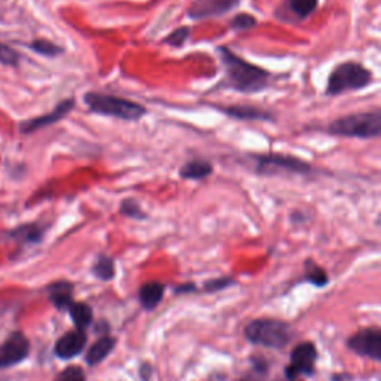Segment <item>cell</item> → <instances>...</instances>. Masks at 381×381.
Returning <instances> with one entry per match:
<instances>
[{
	"mask_svg": "<svg viewBox=\"0 0 381 381\" xmlns=\"http://www.w3.org/2000/svg\"><path fill=\"white\" fill-rule=\"evenodd\" d=\"M84 101L95 115L117 118L121 121L136 122L140 121L148 113L146 108L143 106V104L135 100L118 97V95L113 94L88 91L84 94Z\"/></svg>",
	"mask_w": 381,
	"mask_h": 381,
	"instance_id": "cell-2",
	"label": "cell"
},
{
	"mask_svg": "<svg viewBox=\"0 0 381 381\" xmlns=\"http://www.w3.org/2000/svg\"><path fill=\"white\" fill-rule=\"evenodd\" d=\"M316 349L311 342H302L297 346L291 355V365L284 371L286 377L289 381H295L300 375H310L316 364Z\"/></svg>",
	"mask_w": 381,
	"mask_h": 381,
	"instance_id": "cell-8",
	"label": "cell"
},
{
	"mask_svg": "<svg viewBox=\"0 0 381 381\" xmlns=\"http://www.w3.org/2000/svg\"><path fill=\"white\" fill-rule=\"evenodd\" d=\"M247 159L256 175L262 176H310L313 173V166L307 161L288 154H251Z\"/></svg>",
	"mask_w": 381,
	"mask_h": 381,
	"instance_id": "cell-3",
	"label": "cell"
},
{
	"mask_svg": "<svg viewBox=\"0 0 381 381\" xmlns=\"http://www.w3.org/2000/svg\"><path fill=\"white\" fill-rule=\"evenodd\" d=\"M163 295H164V286L163 284L155 283V282L146 283V284L141 286L140 292H139L140 304L146 310H154L161 302V300H163Z\"/></svg>",
	"mask_w": 381,
	"mask_h": 381,
	"instance_id": "cell-16",
	"label": "cell"
},
{
	"mask_svg": "<svg viewBox=\"0 0 381 381\" xmlns=\"http://www.w3.org/2000/svg\"><path fill=\"white\" fill-rule=\"evenodd\" d=\"M115 342H117L115 338H112V337H103L99 341H95L87 353L88 364L95 365L106 359L112 353L113 347H115Z\"/></svg>",
	"mask_w": 381,
	"mask_h": 381,
	"instance_id": "cell-17",
	"label": "cell"
},
{
	"mask_svg": "<svg viewBox=\"0 0 381 381\" xmlns=\"http://www.w3.org/2000/svg\"><path fill=\"white\" fill-rule=\"evenodd\" d=\"M92 271L99 279L110 280L113 279V274H115V264H113V260L109 258V256L100 255L94 264Z\"/></svg>",
	"mask_w": 381,
	"mask_h": 381,
	"instance_id": "cell-20",
	"label": "cell"
},
{
	"mask_svg": "<svg viewBox=\"0 0 381 381\" xmlns=\"http://www.w3.org/2000/svg\"><path fill=\"white\" fill-rule=\"evenodd\" d=\"M217 54L225 70L222 87L243 94L262 92L270 87L273 75L260 66L246 61L228 46H217Z\"/></svg>",
	"mask_w": 381,
	"mask_h": 381,
	"instance_id": "cell-1",
	"label": "cell"
},
{
	"mask_svg": "<svg viewBox=\"0 0 381 381\" xmlns=\"http://www.w3.org/2000/svg\"><path fill=\"white\" fill-rule=\"evenodd\" d=\"M228 26H230V28L234 32H246V30H252L253 27L258 26V20H256V17L252 14L242 12L234 15L230 20V23H228Z\"/></svg>",
	"mask_w": 381,
	"mask_h": 381,
	"instance_id": "cell-22",
	"label": "cell"
},
{
	"mask_svg": "<svg viewBox=\"0 0 381 381\" xmlns=\"http://www.w3.org/2000/svg\"><path fill=\"white\" fill-rule=\"evenodd\" d=\"M72 284L69 283H55L51 286V301L59 309H69L72 306Z\"/></svg>",
	"mask_w": 381,
	"mask_h": 381,
	"instance_id": "cell-18",
	"label": "cell"
},
{
	"mask_svg": "<svg viewBox=\"0 0 381 381\" xmlns=\"http://www.w3.org/2000/svg\"><path fill=\"white\" fill-rule=\"evenodd\" d=\"M119 213L122 216H127L131 219H139V221H143V219H146V213L143 212V208L140 206V203L137 202L136 198H124L121 204H119Z\"/></svg>",
	"mask_w": 381,
	"mask_h": 381,
	"instance_id": "cell-21",
	"label": "cell"
},
{
	"mask_svg": "<svg viewBox=\"0 0 381 381\" xmlns=\"http://www.w3.org/2000/svg\"><path fill=\"white\" fill-rule=\"evenodd\" d=\"M242 0H193L186 15L190 20H208L230 14L240 5Z\"/></svg>",
	"mask_w": 381,
	"mask_h": 381,
	"instance_id": "cell-7",
	"label": "cell"
},
{
	"mask_svg": "<svg viewBox=\"0 0 381 381\" xmlns=\"http://www.w3.org/2000/svg\"><path fill=\"white\" fill-rule=\"evenodd\" d=\"M189 35H190L189 27L176 28V30L171 32L167 37H164L163 43H166L168 46H173V48H182L186 43V41L189 39Z\"/></svg>",
	"mask_w": 381,
	"mask_h": 381,
	"instance_id": "cell-24",
	"label": "cell"
},
{
	"mask_svg": "<svg viewBox=\"0 0 381 381\" xmlns=\"http://www.w3.org/2000/svg\"><path fill=\"white\" fill-rule=\"evenodd\" d=\"M373 82V72L358 61H342L328 76L325 94L335 97L349 91H359Z\"/></svg>",
	"mask_w": 381,
	"mask_h": 381,
	"instance_id": "cell-5",
	"label": "cell"
},
{
	"mask_svg": "<svg viewBox=\"0 0 381 381\" xmlns=\"http://www.w3.org/2000/svg\"><path fill=\"white\" fill-rule=\"evenodd\" d=\"M69 310H70V316L75 322V325L78 329L84 331L92 322V311L87 306V304L75 302L69 307Z\"/></svg>",
	"mask_w": 381,
	"mask_h": 381,
	"instance_id": "cell-19",
	"label": "cell"
},
{
	"mask_svg": "<svg viewBox=\"0 0 381 381\" xmlns=\"http://www.w3.org/2000/svg\"><path fill=\"white\" fill-rule=\"evenodd\" d=\"M0 63L5 66H15L18 63V54L11 46L0 43Z\"/></svg>",
	"mask_w": 381,
	"mask_h": 381,
	"instance_id": "cell-27",
	"label": "cell"
},
{
	"mask_svg": "<svg viewBox=\"0 0 381 381\" xmlns=\"http://www.w3.org/2000/svg\"><path fill=\"white\" fill-rule=\"evenodd\" d=\"M213 175V164L206 159H190L179 168V176L185 180H203Z\"/></svg>",
	"mask_w": 381,
	"mask_h": 381,
	"instance_id": "cell-15",
	"label": "cell"
},
{
	"mask_svg": "<svg viewBox=\"0 0 381 381\" xmlns=\"http://www.w3.org/2000/svg\"><path fill=\"white\" fill-rule=\"evenodd\" d=\"M326 133L338 137L377 139L381 135V112L377 109L341 117L329 124Z\"/></svg>",
	"mask_w": 381,
	"mask_h": 381,
	"instance_id": "cell-4",
	"label": "cell"
},
{
	"mask_svg": "<svg viewBox=\"0 0 381 381\" xmlns=\"http://www.w3.org/2000/svg\"><path fill=\"white\" fill-rule=\"evenodd\" d=\"M32 50L36 51L37 54L41 55H45V57H57L63 54V48L55 45L54 42H50V41H45V39H39V41H35L32 43Z\"/></svg>",
	"mask_w": 381,
	"mask_h": 381,
	"instance_id": "cell-25",
	"label": "cell"
},
{
	"mask_svg": "<svg viewBox=\"0 0 381 381\" xmlns=\"http://www.w3.org/2000/svg\"><path fill=\"white\" fill-rule=\"evenodd\" d=\"M349 347L355 353L374 360L381 359V333L377 329H365L349 340Z\"/></svg>",
	"mask_w": 381,
	"mask_h": 381,
	"instance_id": "cell-10",
	"label": "cell"
},
{
	"mask_svg": "<svg viewBox=\"0 0 381 381\" xmlns=\"http://www.w3.org/2000/svg\"><path fill=\"white\" fill-rule=\"evenodd\" d=\"M28 355V341L20 332H14L0 346V367H11Z\"/></svg>",
	"mask_w": 381,
	"mask_h": 381,
	"instance_id": "cell-12",
	"label": "cell"
},
{
	"mask_svg": "<svg viewBox=\"0 0 381 381\" xmlns=\"http://www.w3.org/2000/svg\"><path fill=\"white\" fill-rule=\"evenodd\" d=\"M306 275L311 283L318 284V286H325L328 283L325 270H323L322 266H319L314 261L306 262Z\"/></svg>",
	"mask_w": 381,
	"mask_h": 381,
	"instance_id": "cell-23",
	"label": "cell"
},
{
	"mask_svg": "<svg viewBox=\"0 0 381 381\" xmlns=\"http://www.w3.org/2000/svg\"><path fill=\"white\" fill-rule=\"evenodd\" d=\"M246 338L253 344L270 349H282L293 338L289 325L279 320H255L246 328Z\"/></svg>",
	"mask_w": 381,
	"mask_h": 381,
	"instance_id": "cell-6",
	"label": "cell"
},
{
	"mask_svg": "<svg viewBox=\"0 0 381 381\" xmlns=\"http://www.w3.org/2000/svg\"><path fill=\"white\" fill-rule=\"evenodd\" d=\"M55 381H85V374L79 367H69L55 378Z\"/></svg>",
	"mask_w": 381,
	"mask_h": 381,
	"instance_id": "cell-26",
	"label": "cell"
},
{
	"mask_svg": "<svg viewBox=\"0 0 381 381\" xmlns=\"http://www.w3.org/2000/svg\"><path fill=\"white\" fill-rule=\"evenodd\" d=\"M224 115L238 121H274L273 112L252 106V104H231V106H213Z\"/></svg>",
	"mask_w": 381,
	"mask_h": 381,
	"instance_id": "cell-13",
	"label": "cell"
},
{
	"mask_svg": "<svg viewBox=\"0 0 381 381\" xmlns=\"http://www.w3.org/2000/svg\"><path fill=\"white\" fill-rule=\"evenodd\" d=\"M73 108H75V99L73 97L66 99V100H63V101H60L59 104H57L55 109L51 110L50 113H46V115L37 117V118H33V119H28V121L23 122L21 131L23 133H35V131L41 130V128L50 127V126H52V124L59 122V121H61V119H64L66 117H68Z\"/></svg>",
	"mask_w": 381,
	"mask_h": 381,
	"instance_id": "cell-11",
	"label": "cell"
},
{
	"mask_svg": "<svg viewBox=\"0 0 381 381\" xmlns=\"http://www.w3.org/2000/svg\"><path fill=\"white\" fill-rule=\"evenodd\" d=\"M85 342H87V335H85L84 331L81 329L72 331L57 341L55 355L61 359L75 358L84 350Z\"/></svg>",
	"mask_w": 381,
	"mask_h": 381,
	"instance_id": "cell-14",
	"label": "cell"
},
{
	"mask_svg": "<svg viewBox=\"0 0 381 381\" xmlns=\"http://www.w3.org/2000/svg\"><path fill=\"white\" fill-rule=\"evenodd\" d=\"M318 6L319 0H283L275 9L274 17L282 23L297 24L307 20Z\"/></svg>",
	"mask_w": 381,
	"mask_h": 381,
	"instance_id": "cell-9",
	"label": "cell"
}]
</instances>
